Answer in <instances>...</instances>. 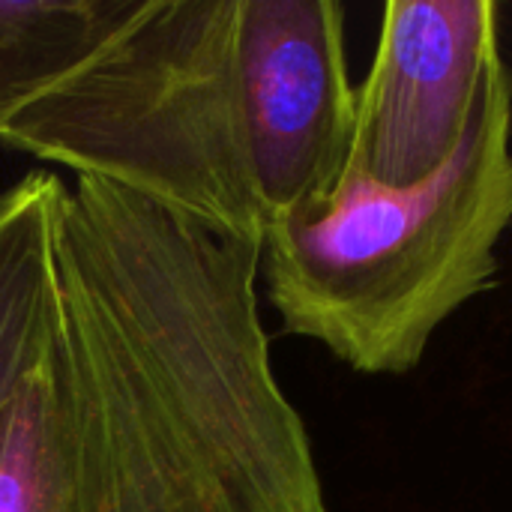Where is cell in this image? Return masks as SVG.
<instances>
[{"label": "cell", "instance_id": "6da1fadb", "mask_svg": "<svg viewBox=\"0 0 512 512\" xmlns=\"http://www.w3.org/2000/svg\"><path fill=\"white\" fill-rule=\"evenodd\" d=\"M258 279L255 240L105 177L63 183L42 342L0 426V512H330Z\"/></svg>", "mask_w": 512, "mask_h": 512}, {"label": "cell", "instance_id": "7a4b0ae2", "mask_svg": "<svg viewBox=\"0 0 512 512\" xmlns=\"http://www.w3.org/2000/svg\"><path fill=\"white\" fill-rule=\"evenodd\" d=\"M512 228V66L495 57L459 150L429 180L381 186L345 168L336 189L261 237L282 330L357 375L423 366L435 336L498 285Z\"/></svg>", "mask_w": 512, "mask_h": 512}, {"label": "cell", "instance_id": "3957f363", "mask_svg": "<svg viewBox=\"0 0 512 512\" xmlns=\"http://www.w3.org/2000/svg\"><path fill=\"white\" fill-rule=\"evenodd\" d=\"M6 147L105 177L261 243L240 0H144L75 75L27 105Z\"/></svg>", "mask_w": 512, "mask_h": 512}, {"label": "cell", "instance_id": "277c9868", "mask_svg": "<svg viewBox=\"0 0 512 512\" xmlns=\"http://www.w3.org/2000/svg\"><path fill=\"white\" fill-rule=\"evenodd\" d=\"M501 54L498 0H390L354 87L348 165L396 189L429 180L459 150Z\"/></svg>", "mask_w": 512, "mask_h": 512}, {"label": "cell", "instance_id": "5b68a950", "mask_svg": "<svg viewBox=\"0 0 512 512\" xmlns=\"http://www.w3.org/2000/svg\"><path fill=\"white\" fill-rule=\"evenodd\" d=\"M144 0H0V132L90 63Z\"/></svg>", "mask_w": 512, "mask_h": 512}, {"label": "cell", "instance_id": "8992f818", "mask_svg": "<svg viewBox=\"0 0 512 512\" xmlns=\"http://www.w3.org/2000/svg\"><path fill=\"white\" fill-rule=\"evenodd\" d=\"M60 189L51 171H30L0 189V426L42 342Z\"/></svg>", "mask_w": 512, "mask_h": 512}]
</instances>
